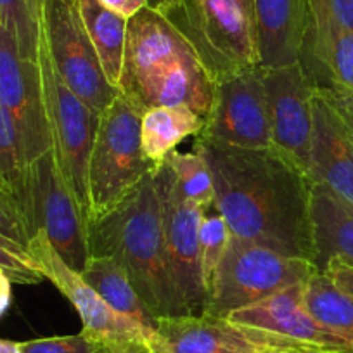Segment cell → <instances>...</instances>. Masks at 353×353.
<instances>
[{
    "mask_svg": "<svg viewBox=\"0 0 353 353\" xmlns=\"http://www.w3.org/2000/svg\"><path fill=\"white\" fill-rule=\"evenodd\" d=\"M212 173L215 208L232 236L314 261L312 179L274 148L241 149L196 139Z\"/></svg>",
    "mask_w": 353,
    "mask_h": 353,
    "instance_id": "obj_1",
    "label": "cell"
},
{
    "mask_svg": "<svg viewBox=\"0 0 353 353\" xmlns=\"http://www.w3.org/2000/svg\"><path fill=\"white\" fill-rule=\"evenodd\" d=\"M90 256H111L156 319L185 314L173 286L152 172L110 213L88 225Z\"/></svg>",
    "mask_w": 353,
    "mask_h": 353,
    "instance_id": "obj_2",
    "label": "cell"
},
{
    "mask_svg": "<svg viewBox=\"0 0 353 353\" xmlns=\"http://www.w3.org/2000/svg\"><path fill=\"white\" fill-rule=\"evenodd\" d=\"M149 8L182 33L213 81L260 66L253 0H152Z\"/></svg>",
    "mask_w": 353,
    "mask_h": 353,
    "instance_id": "obj_3",
    "label": "cell"
},
{
    "mask_svg": "<svg viewBox=\"0 0 353 353\" xmlns=\"http://www.w3.org/2000/svg\"><path fill=\"white\" fill-rule=\"evenodd\" d=\"M144 108L120 90L99 114L88 158V225L117 208L151 172L142 152Z\"/></svg>",
    "mask_w": 353,
    "mask_h": 353,
    "instance_id": "obj_4",
    "label": "cell"
},
{
    "mask_svg": "<svg viewBox=\"0 0 353 353\" xmlns=\"http://www.w3.org/2000/svg\"><path fill=\"white\" fill-rule=\"evenodd\" d=\"M317 265L312 260L279 253L253 241L230 236L203 314L227 317L294 284H305Z\"/></svg>",
    "mask_w": 353,
    "mask_h": 353,
    "instance_id": "obj_5",
    "label": "cell"
},
{
    "mask_svg": "<svg viewBox=\"0 0 353 353\" xmlns=\"http://www.w3.org/2000/svg\"><path fill=\"white\" fill-rule=\"evenodd\" d=\"M37 66L42 83L43 108L49 127L50 149L56 156L64 182L70 188L88 222V158L97 130V117L64 83L52 63L42 28L37 49Z\"/></svg>",
    "mask_w": 353,
    "mask_h": 353,
    "instance_id": "obj_6",
    "label": "cell"
},
{
    "mask_svg": "<svg viewBox=\"0 0 353 353\" xmlns=\"http://www.w3.org/2000/svg\"><path fill=\"white\" fill-rule=\"evenodd\" d=\"M25 196L32 237L42 230L64 263L81 272L90 256L88 222L61 175L52 149L26 166Z\"/></svg>",
    "mask_w": 353,
    "mask_h": 353,
    "instance_id": "obj_7",
    "label": "cell"
},
{
    "mask_svg": "<svg viewBox=\"0 0 353 353\" xmlns=\"http://www.w3.org/2000/svg\"><path fill=\"white\" fill-rule=\"evenodd\" d=\"M40 28L64 83L99 117L120 94V88L108 81L73 0H46Z\"/></svg>",
    "mask_w": 353,
    "mask_h": 353,
    "instance_id": "obj_8",
    "label": "cell"
},
{
    "mask_svg": "<svg viewBox=\"0 0 353 353\" xmlns=\"http://www.w3.org/2000/svg\"><path fill=\"white\" fill-rule=\"evenodd\" d=\"M151 172L161 210L166 261L173 286L185 314L199 315L206 300L199 267V223L205 210L184 198L168 163L163 161Z\"/></svg>",
    "mask_w": 353,
    "mask_h": 353,
    "instance_id": "obj_9",
    "label": "cell"
},
{
    "mask_svg": "<svg viewBox=\"0 0 353 353\" xmlns=\"http://www.w3.org/2000/svg\"><path fill=\"white\" fill-rule=\"evenodd\" d=\"M196 139L241 149H270L269 113L261 68L234 71L216 78L213 99Z\"/></svg>",
    "mask_w": 353,
    "mask_h": 353,
    "instance_id": "obj_10",
    "label": "cell"
},
{
    "mask_svg": "<svg viewBox=\"0 0 353 353\" xmlns=\"http://www.w3.org/2000/svg\"><path fill=\"white\" fill-rule=\"evenodd\" d=\"M272 148L310 176L315 87L301 63L261 68Z\"/></svg>",
    "mask_w": 353,
    "mask_h": 353,
    "instance_id": "obj_11",
    "label": "cell"
},
{
    "mask_svg": "<svg viewBox=\"0 0 353 353\" xmlns=\"http://www.w3.org/2000/svg\"><path fill=\"white\" fill-rule=\"evenodd\" d=\"M0 103L8 111L25 168L50 149L37 61L25 59L14 35L0 26Z\"/></svg>",
    "mask_w": 353,
    "mask_h": 353,
    "instance_id": "obj_12",
    "label": "cell"
},
{
    "mask_svg": "<svg viewBox=\"0 0 353 353\" xmlns=\"http://www.w3.org/2000/svg\"><path fill=\"white\" fill-rule=\"evenodd\" d=\"M149 345L156 353L298 352L276 336L210 314L159 317Z\"/></svg>",
    "mask_w": 353,
    "mask_h": 353,
    "instance_id": "obj_13",
    "label": "cell"
},
{
    "mask_svg": "<svg viewBox=\"0 0 353 353\" xmlns=\"http://www.w3.org/2000/svg\"><path fill=\"white\" fill-rule=\"evenodd\" d=\"M28 251L39 265V269L42 270L43 277L49 279L61 291V294L70 300L81 319L83 324L81 331L87 332L90 338L96 341H108V339H148L149 341L151 339V331L113 310L92 286L85 283L80 272L68 267L42 230L33 234Z\"/></svg>",
    "mask_w": 353,
    "mask_h": 353,
    "instance_id": "obj_14",
    "label": "cell"
},
{
    "mask_svg": "<svg viewBox=\"0 0 353 353\" xmlns=\"http://www.w3.org/2000/svg\"><path fill=\"white\" fill-rule=\"evenodd\" d=\"M303 286L294 284L227 315L236 324L283 339L298 352H348L353 343L314 319L303 305Z\"/></svg>",
    "mask_w": 353,
    "mask_h": 353,
    "instance_id": "obj_15",
    "label": "cell"
},
{
    "mask_svg": "<svg viewBox=\"0 0 353 353\" xmlns=\"http://www.w3.org/2000/svg\"><path fill=\"white\" fill-rule=\"evenodd\" d=\"M184 54L196 52L161 12L148 6L128 19L120 90L130 92L149 73Z\"/></svg>",
    "mask_w": 353,
    "mask_h": 353,
    "instance_id": "obj_16",
    "label": "cell"
},
{
    "mask_svg": "<svg viewBox=\"0 0 353 353\" xmlns=\"http://www.w3.org/2000/svg\"><path fill=\"white\" fill-rule=\"evenodd\" d=\"M213 78L196 54H184L159 66L130 92H123L142 108H189L205 118L213 99Z\"/></svg>",
    "mask_w": 353,
    "mask_h": 353,
    "instance_id": "obj_17",
    "label": "cell"
},
{
    "mask_svg": "<svg viewBox=\"0 0 353 353\" xmlns=\"http://www.w3.org/2000/svg\"><path fill=\"white\" fill-rule=\"evenodd\" d=\"M300 63L314 87L336 83L353 88V32L308 4Z\"/></svg>",
    "mask_w": 353,
    "mask_h": 353,
    "instance_id": "obj_18",
    "label": "cell"
},
{
    "mask_svg": "<svg viewBox=\"0 0 353 353\" xmlns=\"http://www.w3.org/2000/svg\"><path fill=\"white\" fill-rule=\"evenodd\" d=\"M310 179L327 185L353 205V149L345 128L325 101L315 92L310 144Z\"/></svg>",
    "mask_w": 353,
    "mask_h": 353,
    "instance_id": "obj_19",
    "label": "cell"
},
{
    "mask_svg": "<svg viewBox=\"0 0 353 353\" xmlns=\"http://www.w3.org/2000/svg\"><path fill=\"white\" fill-rule=\"evenodd\" d=\"M260 68L300 63L307 0H253Z\"/></svg>",
    "mask_w": 353,
    "mask_h": 353,
    "instance_id": "obj_20",
    "label": "cell"
},
{
    "mask_svg": "<svg viewBox=\"0 0 353 353\" xmlns=\"http://www.w3.org/2000/svg\"><path fill=\"white\" fill-rule=\"evenodd\" d=\"M310 227L319 272L331 258L353 263V205L321 182L310 188Z\"/></svg>",
    "mask_w": 353,
    "mask_h": 353,
    "instance_id": "obj_21",
    "label": "cell"
},
{
    "mask_svg": "<svg viewBox=\"0 0 353 353\" xmlns=\"http://www.w3.org/2000/svg\"><path fill=\"white\" fill-rule=\"evenodd\" d=\"M73 4L108 81L120 88L128 19L108 9L99 0H73Z\"/></svg>",
    "mask_w": 353,
    "mask_h": 353,
    "instance_id": "obj_22",
    "label": "cell"
},
{
    "mask_svg": "<svg viewBox=\"0 0 353 353\" xmlns=\"http://www.w3.org/2000/svg\"><path fill=\"white\" fill-rule=\"evenodd\" d=\"M80 276L113 310L154 332L158 319L142 301L125 269L111 256H88Z\"/></svg>",
    "mask_w": 353,
    "mask_h": 353,
    "instance_id": "obj_23",
    "label": "cell"
},
{
    "mask_svg": "<svg viewBox=\"0 0 353 353\" xmlns=\"http://www.w3.org/2000/svg\"><path fill=\"white\" fill-rule=\"evenodd\" d=\"M203 125V117L189 108L156 106L145 110L141 120V142L151 168L161 165L184 139L198 135Z\"/></svg>",
    "mask_w": 353,
    "mask_h": 353,
    "instance_id": "obj_24",
    "label": "cell"
},
{
    "mask_svg": "<svg viewBox=\"0 0 353 353\" xmlns=\"http://www.w3.org/2000/svg\"><path fill=\"white\" fill-rule=\"evenodd\" d=\"M303 305L314 319L353 343V296L339 290L324 272L305 283Z\"/></svg>",
    "mask_w": 353,
    "mask_h": 353,
    "instance_id": "obj_25",
    "label": "cell"
},
{
    "mask_svg": "<svg viewBox=\"0 0 353 353\" xmlns=\"http://www.w3.org/2000/svg\"><path fill=\"white\" fill-rule=\"evenodd\" d=\"M176 176V184L189 203L206 210L215 205L212 173L199 152L172 151L165 159Z\"/></svg>",
    "mask_w": 353,
    "mask_h": 353,
    "instance_id": "obj_26",
    "label": "cell"
},
{
    "mask_svg": "<svg viewBox=\"0 0 353 353\" xmlns=\"http://www.w3.org/2000/svg\"><path fill=\"white\" fill-rule=\"evenodd\" d=\"M230 236L232 232L215 205L206 208L199 223V267H201L203 290L206 298L215 283L216 270L222 263Z\"/></svg>",
    "mask_w": 353,
    "mask_h": 353,
    "instance_id": "obj_27",
    "label": "cell"
},
{
    "mask_svg": "<svg viewBox=\"0 0 353 353\" xmlns=\"http://www.w3.org/2000/svg\"><path fill=\"white\" fill-rule=\"evenodd\" d=\"M42 8L37 0H0V26L14 35L25 59L37 61Z\"/></svg>",
    "mask_w": 353,
    "mask_h": 353,
    "instance_id": "obj_28",
    "label": "cell"
},
{
    "mask_svg": "<svg viewBox=\"0 0 353 353\" xmlns=\"http://www.w3.org/2000/svg\"><path fill=\"white\" fill-rule=\"evenodd\" d=\"M25 170L14 125L0 103V179L25 196Z\"/></svg>",
    "mask_w": 353,
    "mask_h": 353,
    "instance_id": "obj_29",
    "label": "cell"
},
{
    "mask_svg": "<svg viewBox=\"0 0 353 353\" xmlns=\"http://www.w3.org/2000/svg\"><path fill=\"white\" fill-rule=\"evenodd\" d=\"M0 269L11 283L39 284L46 279L32 254L6 237H0Z\"/></svg>",
    "mask_w": 353,
    "mask_h": 353,
    "instance_id": "obj_30",
    "label": "cell"
},
{
    "mask_svg": "<svg viewBox=\"0 0 353 353\" xmlns=\"http://www.w3.org/2000/svg\"><path fill=\"white\" fill-rule=\"evenodd\" d=\"M96 346V339L81 331L78 334L25 341L21 343V353H94Z\"/></svg>",
    "mask_w": 353,
    "mask_h": 353,
    "instance_id": "obj_31",
    "label": "cell"
},
{
    "mask_svg": "<svg viewBox=\"0 0 353 353\" xmlns=\"http://www.w3.org/2000/svg\"><path fill=\"white\" fill-rule=\"evenodd\" d=\"M315 92L331 108V111L336 114L346 134L353 137V88L329 83L315 87Z\"/></svg>",
    "mask_w": 353,
    "mask_h": 353,
    "instance_id": "obj_32",
    "label": "cell"
},
{
    "mask_svg": "<svg viewBox=\"0 0 353 353\" xmlns=\"http://www.w3.org/2000/svg\"><path fill=\"white\" fill-rule=\"evenodd\" d=\"M308 4L321 9L339 26L353 32V0H308Z\"/></svg>",
    "mask_w": 353,
    "mask_h": 353,
    "instance_id": "obj_33",
    "label": "cell"
},
{
    "mask_svg": "<svg viewBox=\"0 0 353 353\" xmlns=\"http://www.w3.org/2000/svg\"><path fill=\"white\" fill-rule=\"evenodd\" d=\"M322 272L345 293L353 296V263L341 260V258H331L325 263Z\"/></svg>",
    "mask_w": 353,
    "mask_h": 353,
    "instance_id": "obj_34",
    "label": "cell"
},
{
    "mask_svg": "<svg viewBox=\"0 0 353 353\" xmlns=\"http://www.w3.org/2000/svg\"><path fill=\"white\" fill-rule=\"evenodd\" d=\"M94 353H156L148 339H108L97 341Z\"/></svg>",
    "mask_w": 353,
    "mask_h": 353,
    "instance_id": "obj_35",
    "label": "cell"
},
{
    "mask_svg": "<svg viewBox=\"0 0 353 353\" xmlns=\"http://www.w3.org/2000/svg\"><path fill=\"white\" fill-rule=\"evenodd\" d=\"M99 2L127 19L149 6V0H99Z\"/></svg>",
    "mask_w": 353,
    "mask_h": 353,
    "instance_id": "obj_36",
    "label": "cell"
},
{
    "mask_svg": "<svg viewBox=\"0 0 353 353\" xmlns=\"http://www.w3.org/2000/svg\"><path fill=\"white\" fill-rule=\"evenodd\" d=\"M11 303V279L6 274H0V315L4 314Z\"/></svg>",
    "mask_w": 353,
    "mask_h": 353,
    "instance_id": "obj_37",
    "label": "cell"
},
{
    "mask_svg": "<svg viewBox=\"0 0 353 353\" xmlns=\"http://www.w3.org/2000/svg\"><path fill=\"white\" fill-rule=\"evenodd\" d=\"M0 353H21V343L0 339Z\"/></svg>",
    "mask_w": 353,
    "mask_h": 353,
    "instance_id": "obj_38",
    "label": "cell"
},
{
    "mask_svg": "<svg viewBox=\"0 0 353 353\" xmlns=\"http://www.w3.org/2000/svg\"><path fill=\"white\" fill-rule=\"evenodd\" d=\"M312 353H353V350H348V352H312Z\"/></svg>",
    "mask_w": 353,
    "mask_h": 353,
    "instance_id": "obj_39",
    "label": "cell"
},
{
    "mask_svg": "<svg viewBox=\"0 0 353 353\" xmlns=\"http://www.w3.org/2000/svg\"><path fill=\"white\" fill-rule=\"evenodd\" d=\"M260 353H301V352H260Z\"/></svg>",
    "mask_w": 353,
    "mask_h": 353,
    "instance_id": "obj_40",
    "label": "cell"
},
{
    "mask_svg": "<svg viewBox=\"0 0 353 353\" xmlns=\"http://www.w3.org/2000/svg\"><path fill=\"white\" fill-rule=\"evenodd\" d=\"M43 2H46V0H37V4H39L40 8H43Z\"/></svg>",
    "mask_w": 353,
    "mask_h": 353,
    "instance_id": "obj_41",
    "label": "cell"
},
{
    "mask_svg": "<svg viewBox=\"0 0 353 353\" xmlns=\"http://www.w3.org/2000/svg\"><path fill=\"white\" fill-rule=\"evenodd\" d=\"M341 127H343V125H341ZM346 135H348V134H346ZM348 141H350V144H352V149H353V137H350V135H348Z\"/></svg>",
    "mask_w": 353,
    "mask_h": 353,
    "instance_id": "obj_42",
    "label": "cell"
},
{
    "mask_svg": "<svg viewBox=\"0 0 353 353\" xmlns=\"http://www.w3.org/2000/svg\"><path fill=\"white\" fill-rule=\"evenodd\" d=\"M0 274H6V272H4V270H2V269H0Z\"/></svg>",
    "mask_w": 353,
    "mask_h": 353,
    "instance_id": "obj_43",
    "label": "cell"
},
{
    "mask_svg": "<svg viewBox=\"0 0 353 353\" xmlns=\"http://www.w3.org/2000/svg\"><path fill=\"white\" fill-rule=\"evenodd\" d=\"M151 2H152V0H149V4H151Z\"/></svg>",
    "mask_w": 353,
    "mask_h": 353,
    "instance_id": "obj_44",
    "label": "cell"
}]
</instances>
